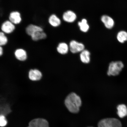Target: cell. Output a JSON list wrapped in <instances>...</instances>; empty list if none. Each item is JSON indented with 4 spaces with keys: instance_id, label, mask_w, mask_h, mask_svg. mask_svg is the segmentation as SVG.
<instances>
[{
    "instance_id": "obj_5",
    "label": "cell",
    "mask_w": 127,
    "mask_h": 127,
    "mask_svg": "<svg viewBox=\"0 0 127 127\" xmlns=\"http://www.w3.org/2000/svg\"><path fill=\"white\" fill-rule=\"evenodd\" d=\"M14 56L17 61L24 62L27 61L28 58L27 52L23 48H18L14 51Z\"/></svg>"
},
{
    "instance_id": "obj_14",
    "label": "cell",
    "mask_w": 127,
    "mask_h": 127,
    "mask_svg": "<svg viewBox=\"0 0 127 127\" xmlns=\"http://www.w3.org/2000/svg\"><path fill=\"white\" fill-rule=\"evenodd\" d=\"M47 36L46 33L44 31H43L37 32L32 35L31 37L32 40L33 41L37 42L46 39Z\"/></svg>"
},
{
    "instance_id": "obj_7",
    "label": "cell",
    "mask_w": 127,
    "mask_h": 127,
    "mask_svg": "<svg viewBox=\"0 0 127 127\" xmlns=\"http://www.w3.org/2000/svg\"><path fill=\"white\" fill-rule=\"evenodd\" d=\"M69 49L73 53H76L82 52L85 50L84 44L75 40H72L70 42Z\"/></svg>"
},
{
    "instance_id": "obj_4",
    "label": "cell",
    "mask_w": 127,
    "mask_h": 127,
    "mask_svg": "<svg viewBox=\"0 0 127 127\" xmlns=\"http://www.w3.org/2000/svg\"><path fill=\"white\" fill-rule=\"evenodd\" d=\"M28 77L29 80L33 82H37L41 80L43 77L42 71L37 68H33L28 71Z\"/></svg>"
},
{
    "instance_id": "obj_10",
    "label": "cell",
    "mask_w": 127,
    "mask_h": 127,
    "mask_svg": "<svg viewBox=\"0 0 127 127\" xmlns=\"http://www.w3.org/2000/svg\"><path fill=\"white\" fill-rule=\"evenodd\" d=\"M44 31L43 28L39 25L31 24L29 25L25 28V31L28 35L31 36L37 32Z\"/></svg>"
},
{
    "instance_id": "obj_18",
    "label": "cell",
    "mask_w": 127,
    "mask_h": 127,
    "mask_svg": "<svg viewBox=\"0 0 127 127\" xmlns=\"http://www.w3.org/2000/svg\"><path fill=\"white\" fill-rule=\"evenodd\" d=\"M117 109V114L121 118H123L127 115V108L125 105H119Z\"/></svg>"
},
{
    "instance_id": "obj_21",
    "label": "cell",
    "mask_w": 127,
    "mask_h": 127,
    "mask_svg": "<svg viewBox=\"0 0 127 127\" xmlns=\"http://www.w3.org/2000/svg\"><path fill=\"white\" fill-rule=\"evenodd\" d=\"M7 124V121L5 117L3 115H0V127H5Z\"/></svg>"
},
{
    "instance_id": "obj_19",
    "label": "cell",
    "mask_w": 127,
    "mask_h": 127,
    "mask_svg": "<svg viewBox=\"0 0 127 127\" xmlns=\"http://www.w3.org/2000/svg\"><path fill=\"white\" fill-rule=\"evenodd\" d=\"M9 42L7 34L1 31H0V46L3 47L7 45Z\"/></svg>"
},
{
    "instance_id": "obj_22",
    "label": "cell",
    "mask_w": 127,
    "mask_h": 127,
    "mask_svg": "<svg viewBox=\"0 0 127 127\" xmlns=\"http://www.w3.org/2000/svg\"><path fill=\"white\" fill-rule=\"evenodd\" d=\"M4 54V50L3 47L0 46V57H2Z\"/></svg>"
},
{
    "instance_id": "obj_16",
    "label": "cell",
    "mask_w": 127,
    "mask_h": 127,
    "mask_svg": "<svg viewBox=\"0 0 127 127\" xmlns=\"http://www.w3.org/2000/svg\"><path fill=\"white\" fill-rule=\"evenodd\" d=\"M69 47L68 44L64 42L60 43L57 47V50L58 53L62 55H65L68 53Z\"/></svg>"
},
{
    "instance_id": "obj_8",
    "label": "cell",
    "mask_w": 127,
    "mask_h": 127,
    "mask_svg": "<svg viewBox=\"0 0 127 127\" xmlns=\"http://www.w3.org/2000/svg\"><path fill=\"white\" fill-rule=\"evenodd\" d=\"M22 19L21 14L19 11H12L9 14L8 20L15 25L21 23Z\"/></svg>"
},
{
    "instance_id": "obj_15",
    "label": "cell",
    "mask_w": 127,
    "mask_h": 127,
    "mask_svg": "<svg viewBox=\"0 0 127 127\" xmlns=\"http://www.w3.org/2000/svg\"><path fill=\"white\" fill-rule=\"evenodd\" d=\"M78 25L79 29L82 32H87L89 30L90 25H89L86 19L85 18L82 19L80 21L78 22Z\"/></svg>"
},
{
    "instance_id": "obj_6",
    "label": "cell",
    "mask_w": 127,
    "mask_h": 127,
    "mask_svg": "<svg viewBox=\"0 0 127 127\" xmlns=\"http://www.w3.org/2000/svg\"><path fill=\"white\" fill-rule=\"evenodd\" d=\"M1 31L6 34H12L15 31L16 25L9 20H6L3 22L1 25Z\"/></svg>"
},
{
    "instance_id": "obj_1",
    "label": "cell",
    "mask_w": 127,
    "mask_h": 127,
    "mask_svg": "<svg viewBox=\"0 0 127 127\" xmlns=\"http://www.w3.org/2000/svg\"><path fill=\"white\" fill-rule=\"evenodd\" d=\"M65 104L69 112L72 113H77L82 104L81 98L75 93H71L66 97Z\"/></svg>"
},
{
    "instance_id": "obj_11",
    "label": "cell",
    "mask_w": 127,
    "mask_h": 127,
    "mask_svg": "<svg viewBox=\"0 0 127 127\" xmlns=\"http://www.w3.org/2000/svg\"><path fill=\"white\" fill-rule=\"evenodd\" d=\"M77 15L75 12L70 10H67L63 13V19L65 22L69 23H73L77 19Z\"/></svg>"
},
{
    "instance_id": "obj_9",
    "label": "cell",
    "mask_w": 127,
    "mask_h": 127,
    "mask_svg": "<svg viewBox=\"0 0 127 127\" xmlns=\"http://www.w3.org/2000/svg\"><path fill=\"white\" fill-rule=\"evenodd\" d=\"M27 127H49L48 122L42 118H36L31 121Z\"/></svg>"
},
{
    "instance_id": "obj_2",
    "label": "cell",
    "mask_w": 127,
    "mask_h": 127,
    "mask_svg": "<svg viewBox=\"0 0 127 127\" xmlns=\"http://www.w3.org/2000/svg\"><path fill=\"white\" fill-rule=\"evenodd\" d=\"M124 67L122 62L118 61L112 62L110 63L107 74L109 76L118 75Z\"/></svg>"
},
{
    "instance_id": "obj_20",
    "label": "cell",
    "mask_w": 127,
    "mask_h": 127,
    "mask_svg": "<svg viewBox=\"0 0 127 127\" xmlns=\"http://www.w3.org/2000/svg\"><path fill=\"white\" fill-rule=\"evenodd\" d=\"M117 38L119 42L123 43L127 41V32L125 31H121L118 33Z\"/></svg>"
},
{
    "instance_id": "obj_3",
    "label": "cell",
    "mask_w": 127,
    "mask_h": 127,
    "mask_svg": "<svg viewBox=\"0 0 127 127\" xmlns=\"http://www.w3.org/2000/svg\"><path fill=\"white\" fill-rule=\"evenodd\" d=\"M98 127H122L121 123L118 119L107 118L103 119L98 124Z\"/></svg>"
},
{
    "instance_id": "obj_17",
    "label": "cell",
    "mask_w": 127,
    "mask_h": 127,
    "mask_svg": "<svg viewBox=\"0 0 127 127\" xmlns=\"http://www.w3.org/2000/svg\"><path fill=\"white\" fill-rule=\"evenodd\" d=\"M90 52L89 51L84 50L81 52L80 56L81 61L84 63H89L90 61Z\"/></svg>"
},
{
    "instance_id": "obj_13",
    "label": "cell",
    "mask_w": 127,
    "mask_h": 127,
    "mask_svg": "<svg viewBox=\"0 0 127 127\" xmlns=\"http://www.w3.org/2000/svg\"><path fill=\"white\" fill-rule=\"evenodd\" d=\"M48 22L51 26L54 28L58 27L61 24L60 19L55 14H52L49 16Z\"/></svg>"
},
{
    "instance_id": "obj_12",
    "label": "cell",
    "mask_w": 127,
    "mask_h": 127,
    "mask_svg": "<svg viewBox=\"0 0 127 127\" xmlns=\"http://www.w3.org/2000/svg\"><path fill=\"white\" fill-rule=\"evenodd\" d=\"M101 20L106 28L111 29L113 27L115 22L112 18L107 15H103L101 17Z\"/></svg>"
}]
</instances>
